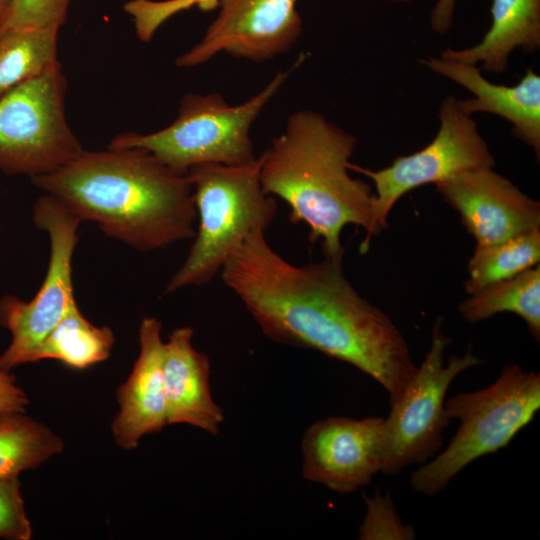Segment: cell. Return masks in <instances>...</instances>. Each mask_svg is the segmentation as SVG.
<instances>
[{"label":"cell","mask_w":540,"mask_h":540,"mask_svg":"<svg viewBox=\"0 0 540 540\" xmlns=\"http://www.w3.org/2000/svg\"><path fill=\"white\" fill-rule=\"evenodd\" d=\"M365 515L358 529L359 540H413L414 528L402 522L388 492L375 490L372 496L363 493Z\"/></svg>","instance_id":"603a6c76"},{"label":"cell","mask_w":540,"mask_h":540,"mask_svg":"<svg viewBox=\"0 0 540 540\" xmlns=\"http://www.w3.org/2000/svg\"><path fill=\"white\" fill-rule=\"evenodd\" d=\"M343 257L297 266L251 233L220 275L269 339L348 363L398 398L415 366L393 321L363 298L344 274Z\"/></svg>","instance_id":"6da1fadb"},{"label":"cell","mask_w":540,"mask_h":540,"mask_svg":"<svg viewBox=\"0 0 540 540\" xmlns=\"http://www.w3.org/2000/svg\"><path fill=\"white\" fill-rule=\"evenodd\" d=\"M450 419L459 426L447 447L410 476L414 491L427 497L442 492L476 459L508 447L540 410V374L505 365L489 386L446 399Z\"/></svg>","instance_id":"5b68a950"},{"label":"cell","mask_w":540,"mask_h":540,"mask_svg":"<svg viewBox=\"0 0 540 540\" xmlns=\"http://www.w3.org/2000/svg\"><path fill=\"white\" fill-rule=\"evenodd\" d=\"M357 139L312 110L291 114L284 131L259 156L264 191L290 208L292 223L309 228V240L320 241L324 256L343 257L341 232L362 227L365 253L379 233L373 213L374 194L365 181L349 174Z\"/></svg>","instance_id":"3957f363"},{"label":"cell","mask_w":540,"mask_h":540,"mask_svg":"<svg viewBox=\"0 0 540 540\" xmlns=\"http://www.w3.org/2000/svg\"><path fill=\"white\" fill-rule=\"evenodd\" d=\"M32 218L34 225L48 234L49 263L31 300L11 294L0 298V325L11 334L10 344L0 355V368L6 371L31 363L43 339L77 305L72 260L83 221L62 200L47 193L35 201Z\"/></svg>","instance_id":"ba28073f"},{"label":"cell","mask_w":540,"mask_h":540,"mask_svg":"<svg viewBox=\"0 0 540 540\" xmlns=\"http://www.w3.org/2000/svg\"><path fill=\"white\" fill-rule=\"evenodd\" d=\"M292 69L278 72L257 94L230 105L219 93H187L176 119L147 133H121L109 148H142L174 171L187 174L202 164L243 165L254 161L250 129Z\"/></svg>","instance_id":"8992f818"},{"label":"cell","mask_w":540,"mask_h":540,"mask_svg":"<svg viewBox=\"0 0 540 540\" xmlns=\"http://www.w3.org/2000/svg\"><path fill=\"white\" fill-rule=\"evenodd\" d=\"M187 175L198 228L184 263L165 286V295L209 283L251 233L266 231L277 212L275 197L260 182L259 157L243 165H197Z\"/></svg>","instance_id":"277c9868"},{"label":"cell","mask_w":540,"mask_h":540,"mask_svg":"<svg viewBox=\"0 0 540 540\" xmlns=\"http://www.w3.org/2000/svg\"><path fill=\"white\" fill-rule=\"evenodd\" d=\"M61 66L0 98V171L30 179L63 167L84 148L65 114Z\"/></svg>","instance_id":"52a82bcc"},{"label":"cell","mask_w":540,"mask_h":540,"mask_svg":"<svg viewBox=\"0 0 540 540\" xmlns=\"http://www.w3.org/2000/svg\"><path fill=\"white\" fill-rule=\"evenodd\" d=\"M70 0H15L4 28H36L59 31L66 20Z\"/></svg>","instance_id":"cb8c5ba5"},{"label":"cell","mask_w":540,"mask_h":540,"mask_svg":"<svg viewBox=\"0 0 540 540\" xmlns=\"http://www.w3.org/2000/svg\"><path fill=\"white\" fill-rule=\"evenodd\" d=\"M58 31L8 27L0 30V98L20 84L61 66Z\"/></svg>","instance_id":"ffe728a7"},{"label":"cell","mask_w":540,"mask_h":540,"mask_svg":"<svg viewBox=\"0 0 540 540\" xmlns=\"http://www.w3.org/2000/svg\"><path fill=\"white\" fill-rule=\"evenodd\" d=\"M193 336L191 327H180L164 342L167 423L187 424L217 435L224 422V413L212 397L209 358L195 349Z\"/></svg>","instance_id":"2e32d148"},{"label":"cell","mask_w":540,"mask_h":540,"mask_svg":"<svg viewBox=\"0 0 540 540\" xmlns=\"http://www.w3.org/2000/svg\"><path fill=\"white\" fill-rule=\"evenodd\" d=\"M302 476L347 495L381 473L386 455L385 418L329 416L312 423L301 441Z\"/></svg>","instance_id":"7c38bea8"},{"label":"cell","mask_w":540,"mask_h":540,"mask_svg":"<svg viewBox=\"0 0 540 540\" xmlns=\"http://www.w3.org/2000/svg\"><path fill=\"white\" fill-rule=\"evenodd\" d=\"M434 73L469 90L474 97L459 99L464 112L495 114L512 125V134L540 156V76L527 69L514 86L488 81L476 65L428 57L419 60Z\"/></svg>","instance_id":"9a60e30c"},{"label":"cell","mask_w":540,"mask_h":540,"mask_svg":"<svg viewBox=\"0 0 540 540\" xmlns=\"http://www.w3.org/2000/svg\"><path fill=\"white\" fill-rule=\"evenodd\" d=\"M31 537L32 526L18 477L0 479V538L30 540Z\"/></svg>","instance_id":"d4e9b609"},{"label":"cell","mask_w":540,"mask_h":540,"mask_svg":"<svg viewBox=\"0 0 540 540\" xmlns=\"http://www.w3.org/2000/svg\"><path fill=\"white\" fill-rule=\"evenodd\" d=\"M28 397L10 371L0 368V413L26 412Z\"/></svg>","instance_id":"484cf974"},{"label":"cell","mask_w":540,"mask_h":540,"mask_svg":"<svg viewBox=\"0 0 540 540\" xmlns=\"http://www.w3.org/2000/svg\"><path fill=\"white\" fill-rule=\"evenodd\" d=\"M456 0H437L430 13L432 29L445 34L452 26Z\"/></svg>","instance_id":"4316f807"},{"label":"cell","mask_w":540,"mask_h":540,"mask_svg":"<svg viewBox=\"0 0 540 540\" xmlns=\"http://www.w3.org/2000/svg\"><path fill=\"white\" fill-rule=\"evenodd\" d=\"M206 6L212 0H200ZM298 0H219V12L202 39L180 55L181 68L204 64L224 52L254 62L288 52L302 34Z\"/></svg>","instance_id":"8fae6325"},{"label":"cell","mask_w":540,"mask_h":540,"mask_svg":"<svg viewBox=\"0 0 540 540\" xmlns=\"http://www.w3.org/2000/svg\"><path fill=\"white\" fill-rule=\"evenodd\" d=\"M31 181L82 221L94 222L107 237L137 251L163 249L196 233L188 175L142 148L84 149L63 167Z\"/></svg>","instance_id":"7a4b0ae2"},{"label":"cell","mask_w":540,"mask_h":540,"mask_svg":"<svg viewBox=\"0 0 540 540\" xmlns=\"http://www.w3.org/2000/svg\"><path fill=\"white\" fill-rule=\"evenodd\" d=\"M162 324L145 317L139 326V354L127 380L117 390L119 412L111 431L115 443L135 449L145 435L160 432L167 423L164 391Z\"/></svg>","instance_id":"5bb4252c"},{"label":"cell","mask_w":540,"mask_h":540,"mask_svg":"<svg viewBox=\"0 0 540 540\" xmlns=\"http://www.w3.org/2000/svg\"><path fill=\"white\" fill-rule=\"evenodd\" d=\"M439 129L434 139L412 154L396 157L391 165L373 171L354 164L375 185V225L380 232L395 203L407 192L425 184L438 183L467 170L494 168L489 146L478 131L472 115L463 111L459 99L448 96L439 108Z\"/></svg>","instance_id":"30bf717a"},{"label":"cell","mask_w":540,"mask_h":540,"mask_svg":"<svg viewBox=\"0 0 540 540\" xmlns=\"http://www.w3.org/2000/svg\"><path fill=\"white\" fill-rule=\"evenodd\" d=\"M442 323V318L436 320L424 360L402 394L390 401L382 474L396 475L411 465L423 464L441 449L451 420L445 407L448 389L461 373L483 362L468 350L445 363L450 339L443 333Z\"/></svg>","instance_id":"9c48e42d"},{"label":"cell","mask_w":540,"mask_h":540,"mask_svg":"<svg viewBox=\"0 0 540 540\" xmlns=\"http://www.w3.org/2000/svg\"><path fill=\"white\" fill-rule=\"evenodd\" d=\"M15 0H0V30H2L10 16Z\"/></svg>","instance_id":"83f0119b"},{"label":"cell","mask_w":540,"mask_h":540,"mask_svg":"<svg viewBox=\"0 0 540 540\" xmlns=\"http://www.w3.org/2000/svg\"><path fill=\"white\" fill-rule=\"evenodd\" d=\"M540 261V230L524 232L502 242L477 245L468 264L464 288L470 295L514 277Z\"/></svg>","instance_id":"7402d4cb"},{"label":"cell","mask_w":540,"mask_h":540,"mask_svg":"<svg viewBox=\"0 0 540 540\" xmlns=\"http://www.w3.org/2000/svg\"><path fill=\"white\" fill-rule=\"evenodd\" d=\"M470 323L487 320L502 312L520 316L530 335L540 341V267L539 264L514 277L490 284L471 294L458 306Z\"/></svg>","instance_id":"ac0fdd59"},{"label":"cell","mask_w":540,"mask_h":540,"mask_svg":"<svg viewBox=\"0 0 540 540\" xmlns=\"http://www.w3.org/2000/svg\"><path fill=\"white\" fill-rule=\"evenodd\" d=\"M477 245L540 230V204L493 168L461 172L435 184Z\"/></svg>","instance_id":"4fadbf2b"},{"label":"cell","mask_w":540,"mask_h":540,"mask_svg":"<svg viewBox=\"0 0 540 540\" xmlns=\"http://www.w3.org/2000/svg\"><path fill=\"white\" fill-rule=\"evenodd\" d=\"M63 448L58 435L25 412L0 413V479L35 469Z\"/></svg>","instance_id":"44dd1931"},{"label":"cell","mask_w":540,"mask_h":540,"mask_svg":"<svg viewBox=\"0 0 540 540\" xmlns=\"http://www.w3.org/2000/svg\"><path fill=\"white\" fill-rule=\"evenodd\" d=\"M492 24L476 45L445 49L440 57L502 73L515 49L532 53L540 47V0H493Z\"/></svg>","instance_id":"e0dca14e"},{"label":"cell","mask_w":540,"mask_h":540,"mask_svg":"<svg viewBox=\"0 0 540 540\" xmlns=\"http://www.w3.org/2000/svg\"><path fill=\"white\" fill-rule=\"evenodd\" d=\"M114 344L111 328L92 324L75 305L43 339L31 363L54 359L73 369H86L107 360Z\"/></svg>","instance_id":"d6986e66"}]
</instances>
